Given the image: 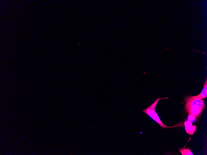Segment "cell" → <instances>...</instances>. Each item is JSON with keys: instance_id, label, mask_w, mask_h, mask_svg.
Listing matches in <instances>:
<instances>
[{"instance_id": "cell-1", "label": "cell", "mask_w": 207, "mask_h": 155, "mask_svg": "<svg viewBox=\"0 0 207 155\" xmlns=\"http://www.w3.org/2000/svg\"><path fill=\"white\" fill-rule=\"evenodd\" d=\"M168 99V97L164 98H158L150 105L146 108L143 109L142 111L147 114L153 120L158 123L160 127L162 128H169L173 127H178L182 126V124L180 123L176 125L172 126H168L164 124L161 121L158 114L156 111V106L159 101L162 99Z\"/></svg>"}, {"instance_id": "cell-2", "label": "cell", "mask_w": 207, "mask_h": 155, "mask_svg": "<svg viewBox=\"0 0 207 155\" xmlns=\"http://www.w3.org/2000/svg\"><path fill=\"white\" fill-rule=\"evenodd\" d=\"M185 101V107H197L203 109L205 106L203 100L193 99L190 96L186 97Z\"/></svg>"}, {"instance_id": "cell-3", "label": "cell", "mask_w": 207, "mask_h": 155, "mask_svg": "<svg viewBox=\"0 0 207 155\" xmlns=\"http://www.w3.org/2000/svg\"><path fill=\"white\" fill-rule=\"evenodd\" d=\"M184 125L186 133L189 135H193L196 129V126L192 125L190 121L187 120L185 122Z\"/></svg>"}, {"instance_id": "cell-4", "label": "cell", "mask_w": 207, "mask_h": 155, "mask_svg": "<svg viewBox=\"0 0 207 155\" xmlns=\"http://www.w3.org/2000/svg\"><path fill=\"white\" fill-rule=\"evenodd\" d=\"M186 111L189 114H192L197 117L201 114L203 109L197 107H185Z\"/></svg>"}, {"instance_id": "cell-5", "label": "cell", "mask_w": 207, "mask_h": 155, "mask_svg": "<svg viewBox=\"0 0 207 155\" xmlns=\"http://www.w3.org/2000/svg\"><path fill=\"white\" fill-rule=\"evenodd\" d=\"M207 80L206 79L205 82L204 84L203 88L201 93L197 95L194 96H190V97L191 98L193 99H202L206 98L207 97Z\"/></svg>"}, {"instance_id": "cell-6", "label": "cell", "mask_w": 207, "mask_h": 155, "mask_svg": "<svg viewBox=\"0 0 207 155\" xmlns=\"http://www.w3.org/2000/svg\"><path fill=\"white\" fill-rule=\"evenodd\" d=\"M178 151L181 153L182 155H193V153L191 151L189 148L187 149L183 148H180Z\"/></svg>"}, {"instance_id": "cell-7", "label": "cell", "mask_w": 207, "mask_h": 155, "mask_svg": "<svg viewBox=\"0 0 207 155\" xmlns=\"http://www.w3.org/2000/svg\"><path fill=\"white\" fill-rule=\"evenodd\" d=\"M197 117L192 114H189L187 117V120L190 121L192 123H193L196 120Z\"/></svg>"}]
</instances>
